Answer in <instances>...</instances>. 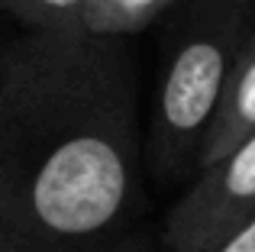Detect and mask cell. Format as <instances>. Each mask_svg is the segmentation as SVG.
Wrapping results in <instances>:
<instances>
[{
    "mask_svg": "<svg viewBox=\"0 0 255 252\" xmlns=\"http://www.w3.org/2000/svg\"><path fill=\"white\" fill-rule=\"evenodd\" d=\"M139 204L126 39L23 29L0 49V252H71L132 227Z\"/></svg>",
    "mask_w": 255,
    "mask_h": 252,
    "instance_id": "cell-1",
    "label": "cell"
},
{
    "mask_svg": "<svg viewBox=\"0 0 255 252\" xmlns=\"http://www.w3.org/2000/svg\"><path fill=\"white\" fill-rule=\"evenodd\" d=\"M252 26V0H191L181 13L149 117V165L162 181L197 171L223 84Z\"/></svg>",
    "mask_w": 255,
    "mask_h": 252,
    "instance_id": "cell-2",
    "label": "cell"
},
{
    "mask_svg": "<svg viewBox=\"0 0 255 252\" xmlns=\"http://www.w3.org/2000/svg\"><path fill=\"white\" fill-rule=\"evenodd\" d=\"M255 214V129L220 158L200 165L162 227L165 252H204Z\"/></svg>",
    "mask_w": 255,
    "mask_h": 252,
    "instance_id": "cell-3",
    "label": "cell"
},
{
    "mask_svg": "<svg viewBox=\"0 0 255 252\" xmlns=\"http://www.w3.org/2000/svg\"><path fill=\"white\" fill-rule=\"evenodd\" d=\"M252 129H255V26L246 36L243 49H239L236 62L230 68V78L223 84L213 123L204 136V145H200L197 168L213 162V158H220L243 136H249Z\"/></svg>",
    "mask_w": 255,
    "mask_h": 252,
    "instance_id": "cell-4",
    "label": "cell"
},
{
    "mask_svg": "<svg viewBox=\"0 0 255 252\" xmlns=\"http://www.w3.org/2000/svg\"><path fill=\"white\" fill-rule=\"evenodd\" d=\"M174 0H87L81 26L97 36H120L129 39L155 23Z\"/></svg>",
    "mask_w": 255,
    "mask_h": 252,
    "instance_id": "cell-5",
    "label": "cell"
},
{
    "mask_svg": "<svg viewBox=\"0 0 255 252\" xmlns=\"http://www.w3.org/2000/svg\"><path fill=\"white\" fill-rule=\"evenodd\" d=\"M87 0H0V13L23 29H84Z\"/></svg>",
    "mask_w": 255,
    "mask_h": 252,
    "instance_id": "cell-6",
    "label": "cell"
},
{
    "mask_svg": "<svg viewBox=\"0 0 255 252\" xmlns=\"http://www.w3.org/2000/svg\"><path fill=\"white\" fill-rule=\"evenodd\" d=\"M71 252H158V246L136 227H126L120 233H110L104 240H94L84 243V246L71 249Z\"/></svg>",
    "mask_w": 255,
    "mask_h": 252,
    "instance_id": "cell-7",
    "label": "cell"
},
{
    "mask_svg": "<svg viewBox=\"0 0 255 252\" xmlns=\"http://www.w3.org/2000/svg\"><path fill=\"white\" fill-rule=\"evenodd\" d=\"M204 252H255V214L246 217L243 223H236L230 233H223Z\"/></svg>",
    "mask_w": 255,
    "mask_h": 252,
    "instance_id": "cell-8",
    "label": "cell"
}]
</instances>
